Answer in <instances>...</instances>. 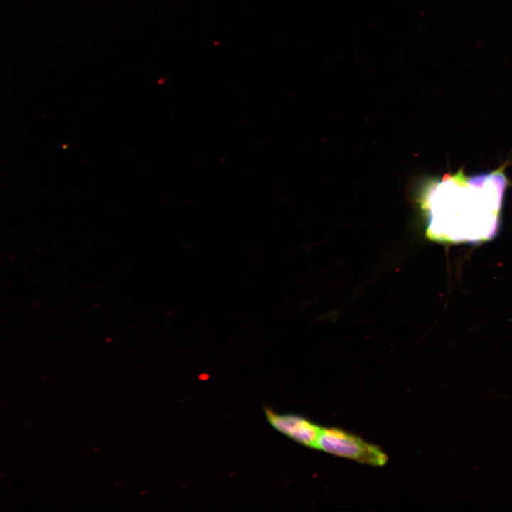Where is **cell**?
Instances as JSON below:
<instances>
[{
    "mask_svg": "<svg viewBox=\"0 0 512 512\" xmlns=\"http://www.w3.org/2000/svg\"><path fill=\"white\" fill-rule=\"evenodd\" d=\"M506 186L501 168L471 177L459 170L431 182L420 198L427 238L443 243H478L493 238Z\"/></svg>",
    "mask_w": 512,
    "mask_h": 512,
    "instance_id": "cell-1",
    "label": "cell"
},
{
    "mask_svg": "<svg viewBox=\"0 0 512 512\" xmlns=\"http://www.w3.org/2000/svg\"><path fill=\"white\" fill-rule=\"evenodd\" d=\"M318 449L373 466L388 462L387 454L378 446L337 427H322Z\"/></svg>",
    "mask_w": 512,
    "mask_h": 512,
    "instance_id": "cell-2",
    "label": "cell"
},
{
    "mask_svg": "<svg viewBox=\"0 0 512 512\" xmlns=\"http://www.w3.org/2000/svg\"><path fill=\"white\" fill-rule=\"evenodd\" d=\"M264 412L269 424L279 432L302 445L318 449L322 427L297 414L277 413L267 407H264Z\"/></svg>",
    "mask_w": 512,
    "mask_h": 512,
    "instance_id": "cell-3",
    "label": "cell"
}]
</instances>
